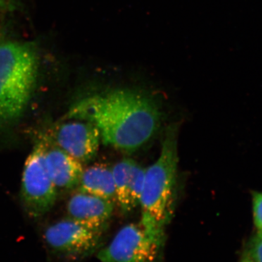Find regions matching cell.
<instances>
[{
  "mask_svg": "<svg viewBox=\"0 0 262 262\" xmlns=\"http://www.w3.org/2000/svg\"><path fill=\"white\" fill-rule=\"evenodd\" d=\"M136 161L123 159L115 164L112 168L115 188V198L122 211H132L129 200L131 177L134 164Z\"/></svg>",
  "mask_w": 262,
  "mask_h": 262,
  "instance_id": "obj_11",
  "label": "cell"
},
{
  "mask_svg": "<svg viewBox=\"0 0 262 262\" xmlns=\"http://www.w3.org/2000/svg\"><path fill=\"white\" fill-rule=\"evenodd\" d=\"M103 230L68 217L48 226L43 238L53 254L77 259L97 248Z\"/></svg>",
  "mask_w": 262,
  "mask_h": 262,
  "instance_id": "obj_5",
  "label": "cell"
},
{
  "mask_svg": "<svg viewBox=\"0 0 262 262\" xmlns=\"http://www.w3.org/2000/svg\"><path fill=\"white\" fill-rule=\"evenodd\" d=\"M114 201L79 190L71 196L67 210L70 218L104 229L114 211Z\"/></svg>",
  "mask_w": 262,
  "mask_h": 262,
  "instance_id": "obj_9",
  "label": "cell"
},
{
  "mask_svg": "<svg viewBox=\"0 0 262 262\" xmlns=\"http://www.w3.org/2000/svg\"><path fill=\"white\" fill-rule=\"evenodd\" d=\"M42 137L46 168L57 189H70L79 185L84 170L82 163L58 147L46 134Z\"/></svg>",
  "mask_w": 262,
  "mask_h": 262,
  "instance_id": "obj_8",
  "label": "cell"
},
{
  "mask_svg": "<svg viewBox=\"0 0 262 262\" xmlns=\"http://www.w3.org/2000/svg\"><path fill=\"white\" fill-rule=\"evenodd\" d=\"M67 117L94 124L103 144L130 152L154 136L160 127L161 113L148 95L117 89L82 98L72 106Z\"/></svg>",
  "mask_w": 262,
  "mask_h": 262,
  "instance_id": "obj_1",
  "label": "cell"
},
{
  "mask_svg": "<svg viewBox=\"0 0 262 262\" xmlns=\"http://www.w3.org/2000/svg\"><path fill=\"white\" fill-rule=\"evenodd\" d=\"M57 188L48 173L45 161V141L42 136L24 164L21 199L28 215L37 219L54 206Z\"/></svg>",
  "mask_w": 262,
  "mask_h": 262,
  "instance_id": "obj_4",
  "label": "cell"
},
{
  "mask_svg": "<svg viewBox=\"0 0 262 262\" xmlns=\"http://www.w3.org/2000/svg\"><path fill=\"white\" fill-rule=\"evenodd\" d=\"M178 163V127L173 125L165 131L158 160L146 169L139 203L141 225L158 235L163 236L170 215Z\"/></svg>",
  "mask_w": 262,
  "mask_h": 262,
  "instance_id": "obj_2",
  "label": "cell"
},
{
  "mask_svg": "<svg viewBox=\"0 0 262 262\" xmlns=\"http://www.w3.org/2000/svg\"><path fill=\"white\" fill-rule=\"evenodd\" d=\"M9 6V0H0V13L5 12Z\"/></svg>",
  "mask_w": 262,
  "mask_h": 262,
  "instance_id": "obj_15",
  "label": "cell"
},
{
  "mask_svg": "<svg viewBox=\"0 0 262 262\" xmlns=\"http://www.w3.org/2000/svg\"><path fill=\"white\" fill-rule=\"evenodd\" d=\"M243 262H253L252 260L249 259V258H246V259H245L244 261Z\"/></svg>",
  "mask_w": 262,
  "mask_h": 262,
  "instance_id": "obj_16",
  "label": "cell"
},
{
  "mask_svg": "<svg viewBox=\"0 0 262 262\" xmlns=\"http://www.w3.org/2000/svg\"><path fill=\"white\" fill-rule=\"evenodd\" d=\"M250 255L253 262H262V232L257 233L251 238L249 245Z\"/></svg>",
  "mask_w": 262,
  "mask_h": 262,
  "instance_id": "obj_14",
  "label": "cell"
},
{
  "mask_svg": "<svg viewBox=\"0 0 262 262\" xmlns=\"http://www.w3.org/2000/svg\"><path fill=\"white\" fill-rule=\"evenodd\" d=\"M253 220L256 228L262 232V193L254 192L252 194Z\"/></svg>",
  "mask_w": 262,
  "mask_h": 262,
  "instance_id": "obj_13",
  "label": "cell"
},
{
  "mask_svg": "<svg viewBox=\"0 0 262 262\" xmlns=\"http://www.w3.org/2000/svg\"><path fill=\"white\" fill-rule=\"evenodd\" d=\"M39 57L29 42L0 43V125L21 116L37 80Z\"/></svg>",
  "mask_w": 262,
  "mask_h": 262,
  "instance_id": "obj_3",
  "label": "cell"
},
{
  "mask_svg": "<svg viewBox=\"0 0 262 262\" xmlns=\"http://www.w3.org/2000/svg\"><path fill=\"white\" fill-rule=\"evenodd\" d=\"M46 135L56 145L81 163L93 159L99 149L101 136L94 124L66 117Z\"/></svg>",
  "mask_w": 262,
  "mask_h": 262,
  "instance_id": "obj_7",
  "label": "cell"
},
{
  "mask_svg": "<svg viewBox=\"0 0 262 262\" xmlns=\"http://www.w3.org/2000/svg\"><path fill=\"white\" fill-rule=\"evenodd\" d=\"M145 172L146 169L142 168L135 162L133 166L132 177L129 191V200L132 210L140 203L141 194L144 189Z\"/></svg>",
  "mask_w": 262,
  "mask_h": 262,
  "instance_id": "obj_12",
  "label": "cell"
},
{
  "mask_svg": "<svg viewBox=\"0 0 262 262\" xmlns=\"http://www.w3.org/2000/svg\"><path fill=\"white\" fill-rule=\"evenodd\" d=\"M79 190L110 201H116L112 168L103 164L84 169L79 183Z\"/></svg>",
  "mask_w": 262,
  "mask_h": 262,
  "instance_id": "obj_10",
  "label": "cell"
},
{
  "mask_svg": "<svg viewBox=\"0 0 262 262\" xmlns=\"http://www.w3.org/2000/svg\"><path fill=\"white\" fill-rule=\"evenodd\" d=\"M163 236L149 232L141 224L122 227L98 254L101 262H155Z\"/></svg>",
  "mask_w": 262,
  "mask_h": 262,
  "instance_id": "obj_6",
  "label": "cell"
}]
</instances>
